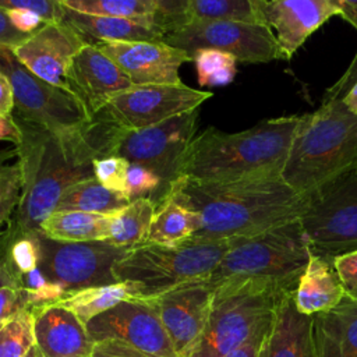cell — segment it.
<instances>
[{
  "mask_svg": "<svg viewBox=\"0 0 357 357\" xmlns=\"http://www.w3.org/2000/svg\"><path fill=\"white\" fill-rule=\"evenodd\" d=\"M11 117L20 130L15 152L21 169V198L7 241L39 231L68 187L95 177L93 160L113 156L123 131L100 113L84 127L61 134L15 114Z\"/></svg>",
  "mask_w": 357,
  "mask_h": 357,
  "instance_id": "cell-1",
  "label": "cell"
},
{
  "mask_svg": "<svg viewBox=\"0 0 357 357\" xmlns=\"http://www.w3.org/2000/svg\"><path fill=\"white\" fill-rule=\"evenodd\" d=\"M165 199L176 201L199 216L201 229L191 237L194 240L252 237L298 220L307 206V197L283 178L212 183L177 177Z\"/></svg>",
  "mask_w": 357,
  "mask_h": 357,
  "instance_id": "cell-2",
  "label": "cell"
},
{
  "mask_svg": "<svg viewBox=\"0 0 357 357\" xmlns=\"http://www.w3.org/2000/svg\"><path fill=\"white\" fill-rule=\"evenodd\" d=\"M301 114L266 119L238 132L208 127L184 152L177 177L234 183L282 178Z\"/></svg>",
  "mask_w": 357,
  "mask_h": 357,
  "instance_id": "cell-3",
  "label": "cell"
},
{
  "mask_svg": "<svg viewBox=\"0 0 357 357\" xmlns=\"http://www.w3.org/2000/svg\"><path fill=\"white\" fill-rule=\"evenodd\" d=\"M357 169V114L342 99L322 102L301 114L282 173L286 184L308 197Z\"/></svg>",
  "mask_w": 357,
  "mask_h": 357,
  "instance_id": "cell-4",
  "label": "cell"
},
{
  "mask_svg": "<svg viewBox=\"0 0 357 357\" xmlns=\"http://www.w3.org/2000/svg\"><path fill=\"white\" fill-rule=\"evenodd\" d=\"M311 247L303 226L293 220L252 237L238 238L206 283L212 290L231 283H259L294 293L307 268Z\"/></svg>",
  "mask_w": 357,
  "mask_h": 357,
  "instance_id": "cell-5",
  "label": "cell"
},
{
  "mask_svg": "<svg viewBox=\"0 0 357 357\" xmlns=\"http://www.w3.org/2000/svg\"><path fill=\"white\" fill-rule=\"evenodd\" d=\"M238 238L194 240L176 245L144 243L113 266L117 282L131 284L135 297L153 298L177 286L208 280Z\"/></svg>",
  "mask_w": 357,
  "mask_h": 357,
  "instance_id": "cell-6",
  "label": "cell"
},
{
  "mask_svg": "<svg viewBox=\"0 0 357 357\" xmlns=\"http://www.w3.org/2000/svg\"><path fill=\"white\" fill-rule=\"evenodd\" d=\"M284 294L251 282L216 287L206 326L188 357L227 356L272 325Z\"/></svg>",
  "mask_w": 357,
  "mask_h": 357,
  "instance_id": "cell-7",
  "label": "cell"
},
{
  "mask_svg": "<svg viewBox=\"0 0 357 357\" xmlns=\"http://www.w3.org/2000/svg\"><path fill=\"white\" fill-rule=\"evenodd\" d=\"M300 223L314 252L357 250V169L311 192Z\"/></svg>",
  "mask_w": 357,
  "mask_h": 357,
  "instance_id": "cell-8",
  "label": "cell"
},
{
  "mask_svg": "<svg viewBox=\"0 0 357 357\" xmlns=\"http://www.w3.org/2000/svg\"><path fill=\"white\" fill-rule=\"evenodd\" d=\"M39 247L42 273L59 284L66 294L86 287L117 283L114 264L130 250L105 241H57L42 231L32 233Z\"/></svg>",
  "mask_w": 357,
  "mask_h": 357,
  "instance_id": "cell-9",
  "label": "cell"
},
{
  "mask_svg": "<svg viewBox=\"0 0 357 357\" xmlns=\"http://www.w3.org/2000/svg\"><path fill=\"white\" fill-rule=\"evenodd\" d=\"M0 71L13 85V114L20 119L57 134L78 130L91 121L73 93L33 75L11 50L0 52Z\"/></svg>",
  "mask_w": 357,
  "mask_h": 357,
  "instance_id": "cell-10",
  "label": "cell"
},
{
  "mask_svg": "<svg viewBox=\"0 0 357 357\" xmlns=\"http://www.w3.org/2000/svg\"><path fill=\"white\" fill-rule=\"evenodd\" d=\"M197 128L198 109L152 127L139 130L123 128L113 156L124 158L128 163L141 165L160 178V205L170 184L178 176L181 158L197 135Z\"/></svg>",
  "mask_w": 357,
  "mask_h": 357,
  "instance_id": "cell-11",
  "label": "cell"
},
{
  "mask_svg": "<svg viewBox=\"0 0 357 357\" xmlns=\"http://www.w3.org/2000/svg\"><path fill=\"white\" fill-rule=\"evenodd\" d=\"M163 42L187 52L190 57L198 49H218L240 63L282 60L273 32L262 24L190 22L167 35Z\"/></svg>",
  "mask_w": 357,
  "mask_h": 357,
  "instance_id": "cell-12",
  "label": "cell"
},
{
  "mask_svg": "<svg viewBox=\"0 0 357 357\" xmlns=\"http://www.w3.org/2000/svg\"><path fill=\"white\" fill-rule=\"evenodd\" d=\"M212 95L184 82L131 86L112 99L100 114L124 130H139L195 110Z\"/></svg>",
  "mask_w": 357,
  "mask_h": 357,
  "instance_id": "cell-13",
  "label": "cell"
},
{
  "mask_svg": "<svg viewBox=\"0 0 357 357\" xmlns=\"http://www.w3.org/2000/svg\"><path fill=\"white\" fill-rule=\"evenodd\" d=\"M85 326L95 343L117 340L148 357H178L151 298L123 300Z\"/></svg>",
  "mask_w": 357,
  "mask_h": 357,
  "instance_id": "cell-14",
  "label": "cell"
},
{
  "mask_svg": "<svg viewBox=\"0 0 357 357\" xmlns=\"http://www.w3.org/2000/svg\"><path fill=\"white\" fill-rule=\"evenodd\" d=\"M213 290L206 280L177 286L151 298L178 357H188L206 326Z\"/></svg>",
  "mask_w": 357,
  "mask_h": 357,
  "instance_id": "cell-15",
  "label": "cell"
},
{
  "mask_svg": "<svg viewBox=\"0 0 357 357\" xmlns=\"http://www.w3.org/2000/svg\"><path fill=\"white\" fill-rule=\"evenodd\" d=\"M66 89L95 119L117 95L134 86L123 70L93 45H85L66 73Z\"/></svg>",
  "mask_w": 357,
  "mask_h": 357,
  "instance_id": "cell-16",
  "label": "cell"
},
{
  "mask_svg": "<svg viewBox=\"0 0 357 357\" xmlns=\"http://www.w3.org/2000/svg\"><path fill=\"white\" fill-rule=\"evenodd\" d=\"M86 42L66 22H49L11 52L38 78L66 89V73Z\"/></svg>",
  "mask_w": 357,
  "mask_h": 357,
  "instance_id": "cell-17",
  "label": "cell"
},
{
  "mask_svg": "<svg viewBox=\"0 0 357 357\" xmlns=\"http://www.w3.org/2000/svg\"><path fill=\"white\" fill-rule=\"evenodd\" d=\"M96 47L110 57L134 86L180 84L178 68L190 54L165 42H103Z\"/></svg>",
  "mask_w": 357,
  "mask_h": 357,
  "instance_id": "cell-18",
  "label": "cell"
},
{
  "mask_svg": "<svg viewBox=\"0 0 357 357\" xmlns=\"http://www.w3.org/2000/svg\"><path fill=\"white\" fill-rule=\"evenodd\" d=\"M259 7L282 60H290L318 28L339 15L335 0H259Z\"/></svg>",
  "mask_w": 357,
  "mask_h": 357,
  "instance_id": "cell-19",
  "label": "cell"
},
{
  "mask_svg": "<svg viewBox=\"0 0 357 357\" xmlns=\"http://www.w3.org/2000/svg\"><path fill=\"white\" fill-rule=\"evenodd\" d=\"M32 314L35 344L42 357H92L96 343L74 312L52 303L32 308Z\"/></svg>",
  "mask_w": 357,
  "mask_h": 357,
  "instance_id": "cell-20",
  "label": "cell"
},
{
  "mask_svg": "<svg viewBox=\"0 0 357 357\" xmlns=\"http://www.w3.org/2000/svg\"><path fill=\"white\" fill-rule=\"evenodd\" d=\"M311 328L312 317L297 310L294 293L284 294L258 357H314Z\"/></svg>",
  "mask_w": 357,
  "mask_h": 357,
  "instance_id": "cell-21",
  "label": "cell"
},
{
  "mask_svg": "<svg viewBox=\"0 0 357 357\" xmlns=\"http://www.w3.org/2000/svg\"><path fill=\"white\" fill-rule=\"evenodd\" d=\"M311 336L314 357H357V300L312 315Z\"/></svg>",
  "mask_w": 357,
  "mask_h": 357,
  "instance_id": "cell-22",
  "label": "cell"
},
{
  "mask_svg": "<svg viewBox=\"0 0 357 357\" xmlns=\"http://www.w3.org/2000/svg\"><path fill=\"white\" fill-rule=\"evenodd\" d=\"M86 45L103 42H163L165 32L155 21H138L114 17L91 15L66 7L64 20Z\"/></svg>",
  "mask_w": 357,
  "mask_h": 357,
  "instance_id": "cell-23",
  "label": "cell"
},
{
  "mask_svg": "<svg viewBox=\"0 0 357 357\" xmlns=\"http://www.w3.org/2000/svg\"><path fill=\"white\" fill-rule=\"evenodd\" d=\"M344 297V290L333 266V257L311 251L305 271L294 291L297 310L308 317L336 307Z\"/></svg>",
  "mask_w": 357,
  "mask_h": 357,
  "instance_id": "cell-24",
  "label": "cell"
},
{
  "mask_svg": "<svg viewBox=\"0 0 357 357\" xmlns=\"http://www.w3.org/2000/svg\"><path fill=\"white\" fill-rule=\"evenodd\" d=\"M112 219L113 213L54 211L45 219L39 231L57 241H105L112 233Z\"/></svg>",
  "mask_w": 357,
  "mask_h": 357,
  "instance_id": "cell-25",
  "label": "cell"
},
{
  "mask_svg": "<svg viewBox=\"0 0 357 357\" xmlns=\"http://www.w3.org/2000/svg\"><path fill=\"white\" fill-rule=\"evenodd\" d=\"M201 229L199 216L176 201L165 199L155 212L145 243L176 245L190 240Z\"/></svg>",
  "mask_w": 357,
  "mask_h": 357,
  "instance_id": "cell-26",
  "label": "cell"
},
{
  "mask_svg": "<svg viewBox=\"0 0 357 357\" xmlns=\"http://www.w3.org/2000/svg\"><path fill=\"white\" fill-rule=\"evenodd\" d=\"M130 198L106 188L95 177L68 187L60 197L56 211H81L91 213H114L130 204Z\"/></svg>",
  "mask_w": 357,
  "mask_h": 357,
  "instance_id": "cell-27",
  "label": "cell"
},
{
  "mask_svg": "<svg viewBox=\"0 0 357 357\" xmlns=\"http://www.w3.org/2000/svg\"><path fill=\"white\" fill-rule=\"evenodd\" d=\"M135 297L131 284L117 282L113 284L95 286L67 293L63 298L56 301L74 312L82 324H88L92 318L110 310L123 300Z\"/></svg>",
  "mask_w": 357,
  "mask_h": 357,
  "instance_id": "cell-28",
  "label": "cell"
},
{
  "mask_svg": "<svg viewBox=\"0 0 357 357\" xmlns=\"http://www.w3.org/2000/svg\"><path fill=\"white\" fill-rule=\"evenodd\" d=\"M155 212L156 205L149 198L131 201L126 208L113 213L112 233L107 241L128 250L144 244Z\"/></svg>",
  "mask_w": 357,
  "mask_h": 357,
  "instance_id": "cell-29",
  "label": "cell"
},
{
  "mask_svg": "<svg viewBox=\"0 0 357 357\" xmlns=\"http://www.w3.org/2000/svg\"><path fill=\"white\" fill-rule=\"evenodd\" d=\"M190 22L262 24L259 0H188Z\"/></svg>",
  "mask_w": 357,
  "mask_h": 357,
  "instance_id": "cell-30",
  "label": "cell"
},
{
  "mask_svg": "<svg viewBox=\"0 0 357 357\" xmlns=\"http://www.w3.org/2000/svg\"><path fill=\"white\" fill-rule=\"evenodd\" d=\"M63 6L84 14L138 21H155L158 0H61Z\"/></svg>",
  "mask_w": 357,
  "mask_h": 357,
  "instance_id": "cell-31",
  "label": "cell"
},
{
  "mask_svg": "<svg viewBox=\"0 0 357 357\" xmlns=\"http://www.w3.org/2000/svg\"><path fill=\"white\" fill-rule=\"evenodd\" d=\"M201 86L230 84L237 74V60L218 49H198L191 54Z\"/></svg>",
  "mask_w": 357,
  "mask_h": 357,
  "instance_id": "cell-32",
  "label": "cell"
},
{
  "mask_svg": "<svg viewBox=\"0 0 357 357\" xmlns=\"http://www.w3.org/2000/svg\"><path fill=\"white\" fill-rule=\"evenodd\" d=\"M33 346L32 310L21 311L0 328V357H25Z\"/></svg>",
  "mask_w": 357,
  "mask_h": 357,
  "instance_id": "cell-33",
  "label": "cell"
},
{
  "mask_svg": "<svg viewBox=\"0 0 357 357\" xmlns=\"http://www.w3.org/2000/svg\"><path fill=\"white\" fill-rule=\"evenodd\" d=\"M21 198V169L18 160L0 165V236L15 213Z\"/></svg>",
  "mask_w": 357,
  "mask_h": 357,
  "instance_id": "cell-34",
  "label": "cell"
},
{
  "mask_svg": "<svg viewBox=\"0 0 357 357\" xmlns=\"http://www.w3.org/2000/svg\"><path fill=\"white\" fill-rule=\"evenodd\" d=\"M160 191L162 181L153 172L137 163L128 165L124 194L130 198V201L138 198H149L158 208L160 201Z\"/></svg>",
  "mask_w": 357,
  "mask_h": 357,
  "instance_id": "cell-35",
  "label": "cell"
},
{
  "mask_svg": "<svg viewBox=\"0 0 357 357\" xmlns=\"http://www.w3.org/2000/svg\"><path fill=\"white\" fill-rule=\"evenodd\" d=\"M6 252L20 276L36 269L39 265V247L32 233L7 241Z\"/></svg>",
  "mask_w": 357,
  "mask_h": 357,
  "instance_id": "cell-36",
  "label": "cell"
},
{
  "mask_svg": "<svg viewBox=\"0 0 357 357\" xmlns=\"http://www.w3.org/2000/svg\"><path fill=\"white\" fill-rule=\"evenodd\" d=\"M128 165L130 163L120 156L99 158L93 160L95 178L106 188L124 194Z\"/></svg>",
  "mask_w": 357,
  "mask_h": 357,
  "instance_id": "cell-37",
  "label": "cell"
},
{
  "mask_svg": "<svg viewBox=\"0 0 357 357\" xmlns=\"http://www.w3.org/2000/svg\"><path fill=\"white\" fill-rule=\"evenodd\" d=\"M3 10H25L39 15L46 24L63 22L66 7L61 0H0Z\"/></svg>",
  "mask_w": 357,
  "mask_h": 357,
  "instance_id": "cell-38",
  "label": "cell"
},
{
  "mask_svg": "<svg viewBox=\"0 0 357 357\" xmlns=\"http://www.w3.org/2000/svg\"><path fill=\"white\" fill-rule=\"evenodd\" d=\"M35 308L31 293L22 286H4L0 289V328L24 310Z\"/></svg>",
  "mask_w": 357,
  "mask_h": 357,
  "instance_id": "cell-39",
  "label": "cell"
},
{
  "mask_svg": "<svg viewBox=\"0 0 357 357\" xmlns=\"http://www.w3.org/2000/svg\"><path fill=\"white\" fill-rule=\"evenodd\" d=\"M333 266L344 290V296L357 300V250L335 255Z\"/></svg>",
  "mask_w": 357,
  "mask_h": 357,
  "instance_id": "cell-40",
  "label": "cell"
},
{
  "mask_svg": "<svg viewBox=\"0 0 357 357\" xmlns=\"http://www.w3.org/2000/svg\"><path fill=\"white\" fill-rule=\"evenodd\" d=\"M356 82H357V52L353 60L350 61L349 67L340 75V78L326 89V92L324 93L322 102L332 100V99H342Z\"/></svg>",
  "mask_w": 357,
  "mask_h": 357,
  "instance_id": "cell-41",
  "label": "cell"
},
{
  "mask_svg": "<svg viewBox=\"0 0 357 357\" xmlns=\"http://www.w3.org/2000/svg\"><path fill=\"white\" fill-rule=\"evenodd\" d=\"M92 357H148L142 351L117 342V340H105L95 344Z\"/></svg>",
  "mask_w": 357,
  "mask_h": 357,
  "instance_id": "cell-42",
  "label": "cell"
},
{
  "mask_svg": "<svg viewBox=\"0 0 357 357\" xmlns=\"http://www.w3.org/2000/svg\"><path fill=\"white\" fill-rule=\"evenodd\" d=\"M13 26L26 35L36 32L46 22L36 14L25 10H6Z\"/></svg>",
  "mask_w": 357,
  "mask_h": 357,
  "instance_id": "cell-43",
  "label": "cell"
},
{
  "mask_svg": "<svg viewBox=\"0 0 357 357\" xmlns=\"http://www.w3.org/2000/svg\"><path fill=\"white\" fill-rule=\"evenodd\" d=\"M29 35L17 31L10 18L7 11L0 8V52L1 50H13L15 46L22 43Z\"/></svg>",
  "mask_w": 357,
  "mask_h": 357,
  "instance_id": "cell-44",
  "label": "cell"
},
{
  "mask_svg": "<svg viewBox=\"0 0 357 357\" xmlns=\"http://www.w3.org/2000/svg\"><path fill=\"white\" fill-rule=\"evenodd\" d=\"M272 326V325H271ZM271 326L265 331H261L258 332L257 335H254L251 339H248L244 344H241L240 347H237L236 350H233L231 353H229L227 356L225 357H258L259 356V350H261V346L264 343V339L265 336L268 335Z\"/></svg>",
  "mask_w": 357,
  "mask_h": 357,
  "instance_id": "cell-45",
  "label": "cell"
},
{
  "mask_svg": "<svg viewBox=\"0 0 357 357\" xmlns=\"http://www.w3.org/2000/svg\"><path fill=\"white\" fill-rule=\"evenodd\" d=\"M14 110V91L10 79L0 71V116L11 117Z\"/></svg>",
  "mask_w": 357,
  "mask_h": 357,
  "instance_id": "cell-46",
  "label": "cell"
},
{
  "mask_svg": "<svg viewBox=\"0 0 357 357\" xmlns=\"http://www.w3.org/2000/svg\"><path fill=\"white\" fill-rule=\"evenodd\" d=\"M4 286H21L20 275L17 273L7 252L0 257V289Z\"/></svg>",
  "mask_w": 357,
  "mask_h": 357,
  "instance_id": "cell-47",
  "label": "cell"
},
{
  "mask_svg": "<svg viewBox=\"0 0 357 357\" xmlns=\"http://www.w3.org/2000/svg\"><path fill=\"white\" fill-rule=\"evenodd\" d=\"M339 15L357 31V0H335Z\"/></svg>",
  "mask_w": 357,
  "mask_h": 357,
  "instance_id": "cell-48",
  "label": "cell"
},
{
  "mask_svg": "<svg viewBox=\"0 0 357 357\" xmlns=\"http://www.w3.org/2000/svg\"><path fill=\"white\" fill-rule=\"evenodd\" d=\"M0 141H8L14 145L20 141V130L13 117L0 116Z\"/></svg>",
  "mask_w": 357,
  "mask_h": 357,
  "instance_id": "cell-49",
  "label": "cell"
},
{
  "mask_svg": "<svg viewBox=\"0 0 357 357\" xmlns=\"http://www.w3.org/2000/svg\"><path fill=\"white\" fill-rule=\"evenodd\" d=\"M343 105L354 114H357V82L350 88V91L342 98Z\"/></svg>",
  "mask_w": 357,
  "mask_h": 357,
  "instance_id": "cell-50",
  "label": "cell"
},
{
  "mask_svg": "<svg viewBox=\"0 0 357 357\" xmlns=\"http://www.w3.org/2000/svg\"><path fill=\"white\" fill-rule=\"evenodd\" d=\"M25 357H42V354H40V351H39V349L36 347V344L29 350V353L25 356Z\"/></svg>",
  "mask_w": 357,
  "mask_h": 357,
  "instance_id": "cell-51",
  "label": "cell"
}]
</instances>
